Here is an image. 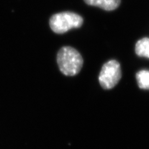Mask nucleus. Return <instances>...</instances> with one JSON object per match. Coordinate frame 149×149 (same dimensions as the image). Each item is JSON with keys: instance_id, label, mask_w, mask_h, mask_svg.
Returning <instances> with one entry per match:
<instances>
[{"instance_id": "obj_1", "label": "nucleus", "mask_w": 149, "mask_h": 149, "mask_svg": "<svg viewBox=\"0 0 149 149\" xmlns=\"http://www.w3.org/2000/svg\"><path fill=\"white\" fill-rule=\"evenodd\" d=\"M60 70L66 76H74L80 72L83 65L81 54L71 47H63L57 54Z\"/></svg>"}, {"instance_id": "obj_2", "label": "nucleus", "mask_w": 149, "mask_h": 149, "mask_svg": "<svg viewBox=\"0 0 149 149\" xmlns=\"http://www.w3.org/2000/svg\"><path fill=\"white\" fill-rule=\"evenodd\" d=\"M83 23L82 17L72 12L55 14L50 17L49 21L50 28L57 34H63L73 28H79Z\"/></svg>"}, {"instance_id": "obj_3", "label": "nucleus", "mask_w": 149, "mask_h": 149, "mask_svg": "<svg viewBox=\"0 0 149 149\" xmlns=\"http://www.w3.org/2000/svg\"><path fill=\"white\" fill-rule=\"evenodd\" d=\"M122 77L119 63L111 60L102 66L99 75V82L102 88L110 90L114 88Z\"/></svg>"}, {"instance_id": "obj_4", "label": "nucleus", "mask_w": 149, "mask_h": 149, "mask_svg": "<svg viewBox=\"0 0 149 149\" xmlns=\"http://www.w3.org/2000/svg\"><path fill=\"white\" fill-rule=\"evenodd\" d=\"M90 6L99 7L106 11H113L118 8L120 0H84Z\"/></svg>"}, {"instance_id": "obj_5", "label": "nucleus", "mask_w": 149, "mask_h": 149, "mask_svg": "<svg viewBox=\"0 0 149 149\" xmlns=\"http://www.w3.org/2000/svg\"><path fill=\"white\" fill-rule=\"evenodd\" d=\"M136 54L139 57L149 58V38H143L137 41L135 47Z\"/></svg>"}, {"instance_id": "obj_6", "label": "nucleus", "mask_w": 149, "mask_h": 149, "mask_svg": "<svg viewBox=\"0 0 149 149\" xmlns=\"http://www.w3.org/2000/svg\"><path fill=\"white\" fill-rule=\"evenodd\" d=\"M138 86L143 90H149V71L146 70L139 71L136 74Z\"/></svg>"}]
</instances>
